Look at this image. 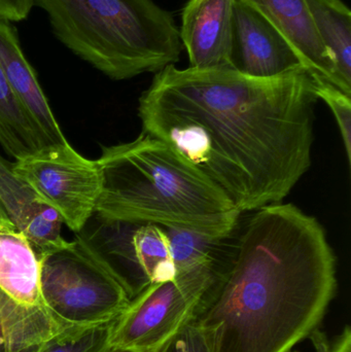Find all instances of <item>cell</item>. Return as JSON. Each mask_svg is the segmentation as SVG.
I'll list each match as a JSON object with an SVG mask.
<instances>
[{"mask_svg":"<svg viewBox=\"0 0 351 352\" xmlns=\"http://www.w3.org/2000/svg\"><path fill=\"white\" fill-rule=\"evenodd\" d=\"M109 352H131V351H121V349H111H111H109Z\"/></svg>","mask_w":351,"mask_h":352,"instance_id":"obj_25","label":"cell"},{"mask_svg":"<svg viewBox=\"0 0 351 352\" xmlns=\"http://www.w3.org/2000/svg\"><path fill=\"white\" fill-rule=\"evenodd\" d=\"M12 168L59 213L71 231H82L96 211L102 190L100 166L68 142L43 146L14 160Z\"/></svg>","mask_w":351,"mask_h":352,"instance_id":"obj_7","label":"cell"},{"mask_svg":"<svg viewBox=\"0 0 351 352\" xmlns=\"http://www.w3.org/2000/svg\"><path fill=\"white\" fill-rule=\"evenodd\" d=\"M113 322L87 328L65 329L36 352H109Z\"/></svg>","mask_w":351,"mask_h":352,"instance_id":"obj_19","label":"cell"},{"mask_svg":"<svg viewBox=\"0 0 351 352\" xmlns=\"http://www.w3.org/2000/svg\"><path fill=\"white\" fill-rule=\"evenodd\" d=\"M62 330L43 304L23 305L0 289V352H36Z\"/></svg>","mask_w":351,"mask_h":352,"instance_id":"obj_14","label":"cell"},{"mask_svg":"<svg viewBox=\"0 0 351 352\" xmlns=\"http://www.w3.org/2000/svg\"><path fill=\"white\" fill-rule=\"evenodd\" d=\"M231 64L253 78H268L305 68L288 41L259 12L240 0L233 6Z\"/></svg>","mask_w":351,"mask_h":352,"instance_id":"obj_8","label":"cell"},{"mask_svg":"<svg viewBox=\"0 0 351 352\" xmlns=\"http://www.w3.org/2000/svg\"><path fill=\"white\" fill-rule=\"evenodd\" d=\"M315 92L321 100L329 105L341 133L348 163L351 160V100L350 95L342 92L325 80H315Z\"/></svg>","mask_w":351,"mask_h":352,"instance_id":"obj_20","label":"cell"},{"mask_svg":"<svg viewBox=\"0 0 351 352\" xmlns=\"http://www.w3.org/2000/svg\"><path fill=\"white\" fill-rule=\"evenodd\" d=\"M134 256L150 283L172 279L177 274L168 237L161 226L134 225L130 236Z\"/></svg>","mask_w":351,"mask_h":352,"instance_id":"obj_17","label":"cell"},{"mask_svg":"<svg viewBox=\"0 0 351 352\" xmlns=\"http://www.w3.org/2000/svg\"><path fill=\"white\" fill-rule=\"evenodd\" d=\"M0 228H8V229H16L8 219V215L4 212L1 204H0Z\"/></svg>","mask_w":351,"mask_h":352,"instance_id":"obj_24","label":"cell"},{"mask_svg":"<svg viewBox=\"0 0 351 352\" xmlns=\"http://www.w3.org/2000/svg\"><path fill=\"white\" fill-rule=\"evenodd\" d=\"M266 19L296 51L305 69L343 92L329 52L319 38L306 0H240Z\"/></svg>","mask_w":351,"mask_h":352,"instance_id":"obj_11","label":"cell"},{"mask_svg":"<svg viewBox=\"0 0 351 352\" xmlns=\"http://www.w3.org/2000/svg\"><path fill=\"white\" fill-rule=\"evenodd\" d=\"M222 271L203 265L150 283L115 320L111 347L131 352H158L194 318L198 306Z\"/></svg>","mask_w":351,"mask_h":352,"instance_id":"obj_6","label":"cell"},{"mask_svg":"<svg viewBox=\"0 0 351 352\" xmlns=\"http://www.w3.org/2000/svg\"><path fill=\"white\" fill-rule=\"evenodd\" d=\"M41 258L16 229L0 228V289L18 303L41 305Z\"/></svg>","mask_w":351,"mask_h":352,"instance_id":"obj_13","label":"cell"},{"mask_svg":"<svg viewBox=\"0 0 351 352\" xmlns=\"http://www.w3.org/2000/svg\"><path fill=\"white\" fill-rule=\"evenodd\" d=\"M288 352H298V351H288Z\"/></svg>","mask_w":351,"mask_h":352,"instance_id":"obj_26","label":"cell"},{"mask_svg":"<svg viewBox=\"0 0 351 352\" xmlns=\"http://www.w3.org/2000/svg\"><path fill=\"white\" fill-rule=\"evenodd\" d=\"M158 352H212L203 331L190 320Z\"/></svg>","mask_w":351,"mask_h":352,"instance_id":"obj_21","label":"cell"},{"mask_svg":"<svg viewBox=\"0 0 351 352\" xmlns=\"http://www.w3.org/2000/svg\"><path fill=\"white\" fill-rule=\"evenodd\" d=\"M317 101L305 68L260 78L169 65L140 97L138 116L142 133L168 144L245 212L282 203L310 168Z\"/></svg>","mask_w":351,"mask_h":352,"instance_id":"obj_1","label":"cell"},{"mask_svg":"<svg viewBox=\"0 0 351 352\" xmlns=\"http://www.w3.org/2000/svg\"><path fill=\"white\" fill-rule=\"evenodd\" d=\"M170 245L171 256L177 273L203 265H212L226 272L229 266L223 264L218 256L223 240L214 239L183 228L163 227Z\"/></svg>","mask_w":351,"mask_h":352,"instance_id":"obj_18","label":"cell"},{"mask_svg":"<svg viewBox=\"0 0 351 352\" xmlns=\"http://www.w3.org/2000/svg\"><path fill=\"white\" fill-rule=\"evenodd\" d=\"M70 52L113 80L161 72L181 59L170 12L152 0H33Z\"/></svg>","mask_w":351,"mask_h":352,"instance_id":"obj_4","label":"cell"},{"mask_svg":"<svg viewBox=\"0 0 351 352\" xmlns=\"http://www.w3.org/2000/svg\"><path fill=\"white\" fill-rule=\"evenodd\" d=\"M235 0H190L181 14V43L190 67L233 69L231 64Z\"/></svg>","mask_w":351,"mask_h":352,"instance_id":"obj_9","label":"cell"},{"mask_svg":"<svg viewBox=\"0 0 351 352\" xmlns=\"http://www.w3.org/2000/svg\"><path fill=\"white\" fill-rule=\"evenodd\" d=\"M39 258L41 304L63 330L113 322L131 301L102 250L82 236Z\"/></svg>","mask_w":351,"mask_h":352,"instance_id":"obj_5","label":"cell"},{"mask_svg":"<svg viewBox=\"0 0 351 352\" xmlns=\"http://www.w3.org/2000/svg\"><path fill=\"white\" fill-rule=\"evenodd\" d=\"M336 289L323 226L276 203L256 210L193 318L212 352H288L317 328Z\"/></svg>","mask_w":351,"mask_h":352,"instance_id":"obj_2","label":"cell"},{"mask_svg":"<svg viewBox=\"0 0 351 352\" xmlns=\"http://www.w3.org/2000/svg\"><path fill=\"white\" fill-rule=\"evenodd\" d=\"M309 337L315 345L317 352H351V331L346 327L340 336L334 341H330L325 334L315 329Z\"/></svg>","mask_w":351,"mask_h":352,"instance_id":"obj_22","label":"cell"},{"mask_svg":"<svg viewBox=\"0 0 351 352\" xmlns=\"http://www.w3.org/2000/svg\"><path fill=\"white\" fill-rule=\"evenodd\" d=\"M0 204L14 227L25 236L38 256L67 245L62 236L63 219L38 192L12 171L0 156Z\"/></svg>","mask_w":351,"mask_h":352,"instance_id":"obj_10","label":"cell"},{"mask_svg":"<svg viewBox=\"0 0 351 352\" xmlns=\"http://www.w3.org/2000/svg\"><path fill=\"white\" fill-rule=\"evenodd\" d=\"M33 0H0V19L8 22H20L28 18Z\"/></svg>","mask_w":351,"mask_h":352,"instance_id":"obj_23","label":"cell"},{"mask_svg":"<svg viewBox=\"0 0 351 352\" xmlns=\"http://www.w3.org/2000/svg\"><path fill=\"white\" fill-rule=\"evenodd\" d=\"M0 146L14 160L47 146L20 101L12 92L0 66Z\"/></svg>","mask_w":351,"mask_h":352,"instance_id":"obj_16","label":"cell"},{"mask_svg":"<svg viewBox=\"0 0 351 352\" xmlns=\"http://www.w3.org/2000/svg\"><path fill=\"white\" fill-rule=\"evenodd\" d=\"M102 190L95 213L106 223L183 228L214 239L234 231L241 212L197 167L159 138L142 133L102 146Z\"/></svg>","mask_w":351,"mask_h":352,"instance_id":"obj_3","label":"cell"},{"mask_svg":"<svg viewBox=\"0 0 351 352\" xmlns=\"http://www.w3.org/2000/svg\"><path fill=\"white\" fill-rule=\"evenodd\" d=\"M321 43L333 59L346 94L351 96V12L341 0H306Z\"/></svg>","mask_w":351,"mask_h":352,"instance_id":"obj_15","label":"cell"},{"mask_svg":"<svg viewBox=\"0 0 351 352\" xmlns=\"http://www.w3.org/2000/svg\"><path fill=\"white\" fill-rule=\"evenodd\" d=\"M0 66L12 92L47 144L68 142L37 80L34 68L23 52L16 28L1 19Z\"/></svg>","mask_w":351,"mask_h":352,"instance_id":"obj_12","label":"cell"}]
</instances>
